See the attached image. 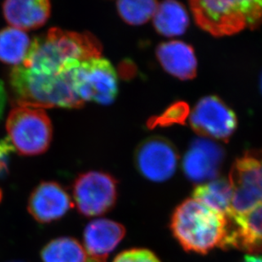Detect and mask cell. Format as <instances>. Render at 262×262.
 I'll list each match as a JSON object with an SVG mask.
<instances>
[{"instance_id":"obj_21","label":"cell","mask_w":262,"mask_h":262,"mask_svg":"<svg viewBox=\"0 0 262 262\" xmlns=\"http://www.w3.org/2000/svg\"><path fill=\"white\" fill-rule=\"evenodd\" d=\"M112 262H161V260L150 250L131 249L120 253Z\"/></svg>"},{"instance_id":"obj_10","label":"cell","mask_w":262,"mask_h":262,"mask_svg":"<svg viewBox=\"0 0 262 262\" xmlns=\"http://www.w3.org/2000/svg\"><path fill=\"white\" fill-rule=\"evenodd\" d=\"M190 125L200 135L227 141L237 127V117L218 97L207 96L194 107Z\"/></svg>"},{"instance_id":"obj_6","label":"cell","mask_w":262,"mask_h":262,"mask_svg":"<svg viewBox=\"0 0 262 262\" xmlns=\"http://www.w3.org/2000/svg\"><path fill=\"white\" fill-rule=\"evenodd\" d=\"M228 181L233 189V199L228 220L262 215V160L250 153L237 159Z\"/></svg>"},{"instance_id":"obj_2","label":"cell","mask_w":262,"mask_h":262,"mask_svg":"<svg viewBox=\"0 0 262 262\" xmlns=\"http://www.w3.org/2000/svg\"><path fill=\"white\" fill-rule=\"evenodd\" d=\"M171 229L186 251L206 254L215 247L226 250L229 223L222 213L188 199L176 208Z\"/></svg>"},{"instance_id":"obj_17","label":"cell","mask_w":262,"mask_h":262,"mask_svg":"<svg viewBox=\"0 0 262 262\" xmlns=\"http://www.w3.org/2000/svg\"><path fill=\"white\" fill-rule=\"evenodd\" d=\"M187 10L180 3L165 1L158 5L154 15V25L160 34L166 37H176L185 32L188 28Z\"/></svg>"},{"instance_id":"obj_9","label":"cell","mask_w":262,"mask_h":262,"mask_svg":"<svg viewBox=\"0 0 262 262\" xmlns=\"http://www.w3.org/2000/svg\"><path fill=\"white\" fill-rule=\"evenodd\" d=\"M178 163L175 147L161 137L146 139L135 152V164L139 172L156 183L170 179L175 173Z\"/></svg>"},{"instance_id":"obj_8","label":"cell","mask_w":262,"mask_h":262,"mask_svg":"<svg viewBox=\"0 0 262 262\" xmlns=\"http://www.w3.org/2000/svg\"><path fill=\"white\" fill-rule=\"evenodd\" d=\"M117 200V182L109 173L89 171L80 174L72 186V202L86 217L104 215L114 208Z\"/></svg>"},{"instance_id":"obj_23","label":"cell","mask_w":262,"mask_h":262,"mask_svg":"<svg viewBox=\"0 0 262 262\" xmlns=\"http://www.w3.org/2000/svg\"><path fill=\"white\" fill-rule=\"evenodd\" d=\"M9 138L0 139V177L5 176L9 171L10 156L15 152Z\"/></svg>"},{"instance_id":"obj_20","label":"cell","mask_w":262,"mask_h":262,"mask_svg":"<svg viewBox=\"0 0 262 262\" xmlns=\"http://www.w3.org/2000/svg\"><path fill=\"white\" fill-rule=\"evenodd\" d=\"M158 3L149 0H122L117 3L122 20L130 25H141L154 17Z\"/></svg>"},{"instance_id":"obj_1","label":"cell","mask_w":262,"mask_h":262,"mask_svg":"<svg viewBox=\"0 0 262 262\" xmlns=\"http://www.w3.org/2000/svg\"><path fill=\"white\" fill-rule=\"evenodd\" d=\"M101 43L94 34L54 28L32 39L29 55L21 66L37 74L57 75L79 62L101 57Z\"/></svg>"},{"instance_id":"obj_4","label":"cell","mask_w":262,"mask_h":262,"mask_svg":"<svg viewBox=\"0 0 262 262\" xmlns=\"http://www.w3.org/2000/svg\"><path fill=\"white\" fill-rule=\"evenodd\" d=\"M190 9L199 27L215 37L262 25V0L191 1Z\"/></svg>"},{"instance_id":"obj_5","label":"cell","mask_w":262,"mask_h":262,"mask_svg":"<svg viewBox=\"0 0 262 262\" xmlns=\"http://www.w3.org/2000/svg\"><path fill=\"white\" fill-rule=\"evenodd\" d=\"M6 130L15 150L21 156L42 155L52 142V122L40 108L15 105L8 115Z\"/></svg>"},{"instance_id":"obj_25","label":"cell","mask_w":262,"mask_h":262,"mask_svg":"<svg viewBox=\"0 0 262 262\" xmlns=\"http://www.w3.org/2000/svg\"><path fill=\"white\" fill-rule=\"evenodd\" d=\"M10 262H23V261H18V260H15V261H10Z\"/></svg>"},{"instance_id":"obj_11","label":"cell","mask_w":262,"mask_h":262,"mask_svg":"<svg viewBox=\"0 0 262 262\" xmlns=\"http://www.w3.org/2000/svg\"><path fill=\"white\" fill-rule=\"evenodd\" d=\"M73 206L72 198L59 183L54 181L40 183L32 191L28 210L34 220L42 224L59 220Z\"/></svg>"},{"instance_id":"obj_3","label":"cell","mask_w":262,"mask_h":262,"mask_svg":"<svg viewBox=\"0 0 262 262\" xmlns=\"http://www.w3.org/2000/svg\"><path fill=\"white\" fill-rule=\"evenodd\" d=\"M72 68L59 74L49 76L37 74L23 66L13 67L8 82L14 106L80 109L84 103L72 88L70 78Z\"/></svg>"},{"instance_id":"obj_14","label":"cell","mask_w":262,"mask_h":262,"mask_svg":"<svg viewBox=\"0 0 262 262\" xmlns=\"http://www.w3.org/2000/svg\"><path fill=\"white\" fill-rule=\"evenodd\" d=\"M2 11L10 27L24 32L41 28L51 15L48 0H8L3 3Z\"/></svg>"},{"instance_id":"obj_18","label":"cell","mask_w":262,"mask_h":262,"mask_svg":"<svg viewBox=\"0 0 262 262\" xmlns=\"http://www.w3.org/2000/svg\"><path fill=\"white\" fill-rule=\"evenodd\" d=\"M193 199L228 218L231 211L233 189L229 181L223 178L215 179L197 186L193 192Z\"/></svg>"},{"instance_id":"obj_16","label":"cell","mask_w":262,"mask_h":262,"mask_svg":"<svg viewBox=\"0 0 262 262\" xmlns=\"http://www.w3.org/2000/svg\"><path fill=\"white\" fill-rule=\"evenodd\" d=\"M32 39L23 30L9 27L0 31V61L15 67L24 64Z\"/></svg>"},{"instance_id":"obj_19","label":"cell","mask_w":262,"mask_h":262,"mask_svg":"<svg viewBox=\"0 0 262 262\" xmlns=\"http://www.w3.org/2000/svg\"><path fill=\"white\" fill-rule=\"evenodd\" d=\"M42 262H86L87 253L83 245L72 237L50 240L40 252Z\"/></svg>"},{"instance_id":"obj_12","label":"cell","mask_w":262,"mask_h":262,"mask_svg":"<svg viewBox=\"0 0 262 262\" xmlns=\"http://www.w3.org/2000/svg\"><path fill=\"white\" fill-rule=\"evenodd\" d=\"M223 158L224 152L220 145L209 139H195L183 158V171L193 183L215 180Z\"/></svg>"},{"instance_id":"obj_22","label":"cell","mask_w":262,"mask_h":262,"mask_svg":"<svg viewBox=\"0 0 262 262\" xmlns=\"http://www.w3.org/2000/svg\"><path fill=\"white\" fill-rule=\"evenodd\" d=\"M188 113V106L183 103H178L170 107L161 117L154 120V125H171L173 123H183Z\"/></svg>"},{"instance_id":"obj_26","label":"cell","mask_w":262,"mask_h":262,"mask_svg":"<svg viewBox=\"0 0 262 262\" xmlns=\"http://www.w3.org/2000/svg\"><path fill=\"white\" fill-rule=\"evenodd\" d=\"M261 84H262V81H261Z\"/></svg>"},{"instance_id":"obj_7","label":"cell","mask_w":262,"mask_h":262,"mask_svg":"<svg viewBox=\"0 0 262 262\" xmlns=\"http://www.w3.org/2000/svg\"><path fill=\"white\" fill-rule=\"evenodd\" d=\"M75 94L85 102L112 104L118 94V80L114 67L108 59L93 58L76 64L70 72Z\"/></svg>"},{"instance_id":"obj_24","label":"cell","mask_w":262,"mask_h":262,"mask_svg":"<svg viewBox=\"0 0 262 262\" xmlns=\"http://www.w3.org/2000/svg\"><path fill=\"white\" fill-rule=\"evenodd\" d=\"M241 262H262V256L261 255L250 254V255H245Z\"/></svg>"},{"instance_id":"obj_15","label":"cell","mask_w":262,"mask_h":262,"mask_svg":"<svg viewBox=\"0 0 262 262\" xmlns=\"http://www.w3.org/2000/svg\"><path fill=\"white\" fill-rule=\"evenodd\" d=\"M156 55L169 74L181 80L192 79L196 76L197 60L193 48L181 41H171L159 45Z\"/></svg>"},{"instance_id":"obj_13","label":"cell","mask_w":262,"mask_h":262,"mask_svg":"<svg viewBox=\"0 0 262 262\" xmlns=\"http://www.w3.org/2000/svg\"><path fill=\"white\" fill-rule=\"evenodd\" d=\"M126 229L121 223L105 218L95 219L83 231L86 262H107L110 254L123 239Z\"/></svg>"}]
</instances>
